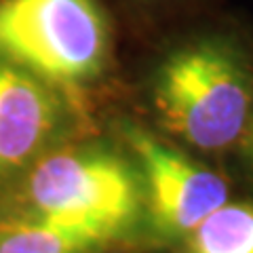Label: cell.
Masks as SVG:
<instances>
[{"label":"cell","mask_w":253,"mask_h":253,"mask_svg":"<svg viewBox=\"0 0 253 253\" xmlns=\"http://www.w3.org/2000/svg\"><path fill=\"white\" fill-rule=\"evenodd\" d=\"M175 253H253V203H224L192 228Z\"/></svg>","instance_id":"obj_7"},{"label":"cell","mask_w":253,"mask_h":253,"mask_svg":"<svg viewBox=\"0 0 253 253\" xmlns=\"http://www.w3.org/2000/svg\"><path fill=\"white\" fill-rule=\"evenodd\" d=\"M125 139L139 165L144 207L156 239L181 241L228 201V184L141 126H125Z\"/></svg>","instance_id":"obj_4"},{"label":"cell","mask_w":253,"mask_h":253,"mask_svg":"<svg viewBox=\"0 0 253 253\" xmlns=\"http://www.w3.org/2000/svg\"><path fill=\"white\" fill-rule=\"evenodd\" d=\"M152 99L179 139L221 152L243 141L253 125V66L228 36H201L158 63Z\"/></svg>","instance_id":"obj_1"},{"label":"cell","mask_w":253,"mask_h":253,"mask_svg":"<svg viewBox=\"0 0 253 253\" xmlns=\"http://www.w3.org/2000/svg\"><path fill=\"white\" fill-rule=\"evenodd\" d=\"M112 239L91 228L42 219H0V253H91Z\"/></svg>","instance_id":"obj_6"},{"label":"cell","mask_w":253,"mask_h":253,"mask_svg":"<svg viewBox=\"0 0 253 253\" xmlns=\"http://www.w3.org/2000/svg\"><path fill=\"white\" fill-rule=\"evenodd\" d=\"M243 144H245V161H247V165H249V171L253 173V125L247 131V135H245Z\"/></svg>","instance_id":"obj_8"},{"label":"cell","mask_w":253,"mask_h":253,"mask_svg":"<svg viewBox=\"0 0 253 253\" xmlns=\"http://www.w3.org/2000/svg\"><path fill=\"white\" fill-rule=\"evenodd\" d=\"M110 53L112 30L101 0H0V59L44 83H89Z\"/></svg>","instance_id":"obj_3"},{"label":"cell","mask_w":253,"mask_h":253,"mask_svg":"<svg viewBox=\"0 0 253 253\" xmlns=\"http://www.w3.org/2000/svg\"><path fill=\"white\" fill-rule=\"evenodd\" d=\"M61 101L49 83L0 59V177L26 171L53 146Z\"/></svg>","instance_id":"obj_5"},{"label":"cell","mask_w":253,"mask_h":253,"mask_svg":"<svg viewBox=\"0 0 253 253\" xmlns=\"http://www.w3.org/2000/svg\"><path fill=\"white\" fill-rule=\"evenodd\" d=\"M21 173L17 217L91 228L114 241L144 209L139 173L110 150H46Z\"/></svg>","instance_id":"obj_2"}]
</instances>
